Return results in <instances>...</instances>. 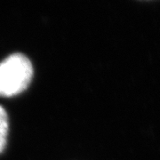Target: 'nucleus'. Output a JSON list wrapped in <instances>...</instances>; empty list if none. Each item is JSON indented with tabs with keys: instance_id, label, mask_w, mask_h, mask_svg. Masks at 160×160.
<instances>
[{
	"instance_id": "nucleus-1",
	"label": "nucleus",
	"mask_w": 160,
	"mask_h": 160,
	"mask_svg": "<svg viewBox=\"0 0 160 160\" xmlns=\"http://www.w3.org/2000/svg\"><path fill=\"white\" fill-rule=\"evenodd\" d=\"M33 78V66L22 53H13L0 62V96L12 97L25 91Z\"/></svg>"
},
{
	"instance_id": "nucleus-2",
	"label": "nucleus",
	"mask_w": 160,
	"mask_h": 160,
	"mask_svg": "<svg viewBox=\"0 0 160 160\" xmlns=\"http://www.w3.org/2000/svg\"><path fill=\"white\" fill-rule=\"evenodd\" d=\"M8 115L5 108L0 105V153H2L6 149L8 137Z\"/></svg>"
}]
</instances>
